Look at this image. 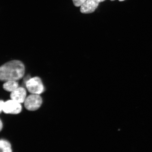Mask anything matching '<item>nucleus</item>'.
I'll return each instance as SVG.
<instances>
[{"mask_svg":"<svg viewBox=\"0 0 152 152\" xmlns=\"http://www.w3.org/2000/svg\"><path fill=\"white\" fill-rule=\"evenodd\" d=\"M3 127V123L2 122V121H1V123H0V129H1V130L2 129Z\"/></svg>","mask_w":152,"mask_h":152,"instance_id":"nucleus-11","label":"nucleus"},{"mask_svg":"<svg viewBox=\"0 0 152 152\" xmlns=\"http://www.w3.org/2000/svg\"><path fill=\"white\" fill-rule=\"evenodd\" d=\"M10 96L11 99L20 104L24 103L27 97L26 91L24 87H19L16 90L11 92Z\"/></svg>","mask_w":152,"mask_h":152,"instance_id":"nucleus-5","label":"nucleus"},{"mask_svg":"<svg viewBox=\"0 0 152 152\" xmlns=\"http://www.w3.org/2000/svg\"><path fill=\"white\" fill-rule=\"evenodd\" d=\"M99 3L97 0H87L81 6V12L83 14H90L94 12Z\"/></svg>","mask_w":152,"mask_h":152,"instance_id":"nucleus-6","label":"nucleus"},{"mask_svg":"<svg viewBox=\"0 0 152 152\" xmlns=\"http://www.w3.org/2000/svg\"><path fill=\"white\" fill-rule=\"evenodd\" d=\"M0 148L1 152H12L10 142L6 140L3 139L1 140Z\"/></svg>","mask_w":152,"mask_h":152,"instance_id":"nucleus-8","label":"nucleus"},{"mask_svg":"<svg viewBox=\"0 0 152 152\" xmlns=\"http://www.w3.org/2000/svg\"><path fill=\"white\" fill-rule=\"evenodd\" d=\"M42 102L39 94H31L26 97L24 102V107L28 111H35L39 109Z\"/></svg>","mask_w":152,"mask_h":152,"instance_id":"nucleus-3","label":"nucleus"},{"mask_svg":"<svg viewBox=\"0 0 152 152\" xmlns=\"http://www.w3.org/2000/svg\"><path fill=\"white\" fill-rule=\"evenodd\" d=\"M111 1H114V0H111Z\"/></svg>","mask_w":152,"mask_h":152,"instance_id":"nucleus-14","label":"nucleus"},{"mask_svg":"<svg viewBox=\"0 0 152 152\" xmlns=\"http://www.w3.org/2000/svg\"><path fill=\"white\" fill-rule=\"evenodd\" d=\"M119 1H124V0H119Z\"/></svg>","mask_w":152,"mask_h":152,"instance_id":"nucleus-13","label":"nucleus"},{"mask_svg":"<svg viewBox=\"0 0 152 152\" xmlns=\"http://www.w3.org/2000/svg\"><path fill=\"white\" fill-rule=\"evenodd\" d=\"M25 67L20 61L13 60L6 63L0 68V79L1 81H16L23 77Z\"/></svg>","mask_w":152,"mask_h":152,"instance_id":"nucleus-1","label":"nucleus"},{"mask_svg":"<svg viewBox=\"0 0 152 152\" xmlns=\"http://www.w3.org/2000/svg\"><path fill=\"white\" fill-rule=\"evenodd\" d=\"M74 5L76 7L81 6L87 0H72Z\"/></svg>","mask_w":152,"mask_h":152,"instance_id":"nucleus-9","label":"nucleus"},{"mask_svg":"<svg viewBox=\"0 0 152 152\" xmlns=\"http://www.w3.org/2000/svg\"><path fill=\"white\" fill-rule=\"evenodd\" d=\"M99 2H102L104 1H105V0H97Z\"/></svg>","mask_w":152,"mask_h":152,"instance_id":"nucleus-12","label":"nucleus"},{"mask_svg":"<svg viewBox=\"0 0 152 152\" xmlns=\"http://www.w3.org/2000/svg\"><path fill=\"white\" fill-rule=\"evenodd\" d=\"M26 86L31 94H40L45 91V87L41 79L39 77H34L28 80Z\"/></svg>","mask_w":152,"mask_h":152,"instance_id":"nucleus-2","label":"nucleus"},{"mask_svg":"<svg viewBox=\"0 0 152 152\" xmlns=\"http://www.w3.org/2000/svg\"><path fill=\"white\" fill-rule=\"evenodd\" d=\"M4 101L3 100H1L0 102V112L1 113L2 111H3V108L4 105Z\"/></svg>","mask_w":152,"mask_h":152,"instance_id":"nucleus-10","label":"nucleus"},{"mask_svg":"<svg viewBox=\"0 0 152 152\" xmlns=\"http://www.w3.org/2000/svg\"><path fill=\"white\" fill-rule=\"evenodd\" d=\"M19 102L11 99L4 102L3 111L6 114L17 115L22 110L21 104Z\"/></svg>","mask_w":152,"mask_h":152,"instance_id":"nucleus-4","label":"nucleus"},{"mask_svg":"<svg viewBox=\"0 0 152 152\" xmlns=\"http://www.w3.org/2000/svg\"><path fill=\"white\" fill-rule=\"evenodd\" d=\"M19 87L18 82L16 81H9L5 82L3 87L7 92H12Z\"/></svg>","mask_w":152,"mask_h":152,"instance_id":"nucleus-7","label":"nucleus"}]
</instances>
